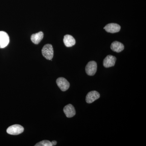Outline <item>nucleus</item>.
I'll list each match as a JSON object with an SVG mask.
<instances>
[{
  "label": "nucleus",
  "mask_w": 146,
  "mask_h": 146,
  "mask_svg": "<svg viewBox=\"0 0 146 146\" xmlns=\"http://www.w3.org/2000/svg\"><path fill=\"white\" fill-rule=\"evenodd\" d=\"M56 82L58 86L62 91H66L70 88V83L64 78H59L56 80Z\"/></svg>",
  "instance_id": "4"
},
{
  "label": "nucleus",
  "mask_w": 146,
  "mask_h": 146,
  "mask_svg": "<svg viewBox=\"0 0 146 146\" xmlns=\"http://www.w3.org/2000/svg\"><path fill=\"white\" fill-rule=\"evenodd\" d=\"M104 29L107 32L114 33L120 31L121 27L119 25L116 23H110L106 25Z\"/></svg>",
  "instance_id": "7"
},
{
  "label": "nucleus",
  "mask_w": 146,
  "mask_h": 146,
  "mask_svg": "<svg viewBox=\"0 0 146 146\" xmlns=\"http://www.w3.org/2000/svg\"><path fill=\"white\" fill-rule=\"evenodd\" d=\"M63 42L65 46L67 47L73 46L76 44L75 39L73 36L70 35H66L64 36Z\"/></svg>",
  "instance_id": "10"
},
{
  "label": "nucleus",
  "mask_w": 146,
  "mask_h": 146,
  "mask_svg": "<svg viewBox=\"0 0 146 146\" xmlns=\"http://www.w3.org/2000/svg\"><path fill=\"white\" fill-rule=\"evenodd\" d=\"M100 98V94L97 91H91L88 93L86 97V101L87 103L94 102Z\"/></svg>",
  "instance_id": "6"
},
{
  "label": "nucleus",
  "mask_w": 146,
  "mask_h": 146,
  "mask_svg": "<svg viewBox=\"0 0 146 146\" xmlns=\"http://www.w3.org/2000/svg\"><path fill=\"white\" fill-rule=\"evenodd\" d=\"M35 146H52L51 142L48 140H44L37 143L35 145Z\"/></svg>",
  "instance_id": "13"
},
{
  "label": "nucleus",
  "mask_w": 146,
  "mask_h": 146,
  "mask_svg": "<svg viewBox=\"0 0 146 146\" xmlns=\"http://www.w3.org/2000/svg\"><path fill=\"white\" fill-rule=\"evenodd\" d=\"M111 50L117 52H120L124 49V46L121 42L115 41L112 42L110 46Z\"/></svg>",
  "instance_id": "11"
},
{
  "label": "nucleus",
  "mask_w": 146,
  "mask_h": 146,
  "mask_svg": "<svg viewBox=\"0 0 146 146\" xmlns=\"http://www.w3.org/2000/svg\"><path fill=\"white\" fill-rule=\"evenodd\" d=\"M24 131V127L22 126L16 124L9 127L7 129V132L10 135H17L23 133Z\"/></svg>",
  "instance_id": "2"
},
{
  "label": "nucleus",
  "mask_w": 146,
  "mask_h": 146,
  "mask_svg": "<svg viewBox=\"0 0 146 146\" xmlns=\"http://www.w3.org/2000/svg\"><path fill=\"white\" fill-rule=\"evenodd\" d=\"M116 58L115 56L109 55H108L103 60V65L106 68L113 67L115 65Z\"/></svg>",
  "instance_id": "8"
},
{
  "label": "nucleus",
  "mask_w": 146,
  "mask_h": 146,
  "mask_svg": "<svg viewBox=\"0 0 146 146\" xmlns=\"http://www.w3.org/2000/svg\"><path fill=\"white\" fill-rule=\"evenodd\" d=\"M97 70V64L95 61H90L85 67V71L89 76H94Z\"/></svg>",
  "instance_id": "3"
},
{
  "label": "nucleus",
  "mask_w": 146,
  "mask_h": 146,
  "mask_svg": "<svg viewBox=\"0 0 146 146\" xmlns=\"http://www.w3.org/2000/svg\"><path fill=\"white\" fill-rule=\"evenodd\" d=\"M44 37V33L42 31L33 34L31 36L32 42L35 44H38Z\"/></svg>",
  "instance_id": "12"
},
{
  "label": "nucleus",
  "mask_w": 146,
  "mask_h": 146,
  "mask_svg": "<svg viewBox=\"0 0 146 146\" xmlns=\"http://www.w3.org/2000/svg\"><path fill=\"white\" fill-rule=\"evenodd\" d=\"M9 42V36L7 33L4 31H0V48H5Z\"/></svg>",
  "instance_id": "5"
},
{
  "label": "nucleus",
  "mask_w": 146,
  "mask_h": 146,
  "mask_svg": "<svg viewBox=\"0 0 146 146\" xmlns=\"http://www.w3.org/2000/svg\"><path fill=\"white\" fill-rule=\"evenodd\" d=\"M63 111L66 117L68 118H71L76 115V110L72 105L69 104L65 106L63 108Z\"/></svg>",
  "instance_id": "9"
},
{
  "label": "nucleus",
  "mask_w": 146,
  "mask_h": 146,
  "mask_svg": "<svg viewBox=\"0 0 146 146\" xmlns=\"http://www.w3.org/2000/svg\"><path fill=\"white\" fill-rule=\"evenodd\" d=\"M51 142V144L52 145V146L56 145V144H57V142H56V141H52Z\"/></svg>",
  "instance_id": "14"
},
{
  "label": "nucleus",
  "mask_w": 146,
  "mask_h": 146,
  "mask_svg": "<svg viewBox=\"0 0 146 146\" xmlns=\"http://www.w3.org/2000/svg\"><path fill=\"white\" fill-rule=\"evenodd\" d=\"M42 54L47 60H52L54 56L53 48L52 45L50 44L45 45L42 48Z\"/></svg>",
  "instance_id": "1"
}]
</instances>
